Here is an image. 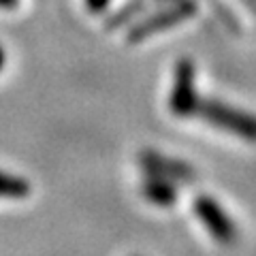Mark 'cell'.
<instances>
[{"label": "cell", "mask_w": 256, "mask_h": 256, "mask_svg": "<svg viewBox=\"0 0 256 256\" xmlns=\"http://www.w3.org/2000/svg\"><path fill=\"white\" fill-rule=\"evenodd\" d=\"M20 0H0V9H15Z\"/></svg>", "instance_id": "cell-10"}, {"label": "cell", "mask_w": 256, "mask_h": 256, "mask_svg": "<svg viewBox=\"0 0 256 256\" xmlns=\"http://www.w3.org/2000/svg\"><path fill=\"white\" fill-rule=\"evenodd\" d=\"M111 0H86V6L90 13H102L109 6Z\"/></svg>", "instance_id": "cell-9"}, {"label": "cell", "mask_w": 256, "mask_h": 256, "mask_svg": "<svg viewBox=\"0 0 256 256\" xmlns=\"http://www.w3.org/2000/svg\"><path fill=\"white\" fill-rule=\"evenodd\" d=\"M198 92H196V70L192 60L184 58L175 64V75H173V90L169 94V109L173 116L188 118L194 116L198 109Z\"/></svg>", "instance_id": "cell-2"}, {"label": "cell", "mask_w": 256, "mask_h": 256, "mask_svg": "<svg viewBox=\"0 0 256 256\" xmlns=\"http://www.w3.org/2000/svg\"><path fill=\"white\" fill-rule=\"evenodd\" d=\"M30 190V182L26 178L0 171V198H26Z\"/></svg>", "instance_id": "cell-7"}, {"label": "cell", "mask_w": 256, "mask_h": 256, "mask_svg": "<svg viewBox=\"0 0 256 256\" xmlns=\"http://www.w3.org/2000/svg\"><path fill=\"white\" fill-rule=\"evenodd\" d=\"M196 114L201 116L203 122H207L214 128H220L224 132H230L235 137L256 143V116L248 114L244 109L230 107L222 100L205 98L198 102Z\"/></svg>", "instance_id": "cell-1"}, {"label": "cell", "mask_w": 256, "mask_h": 256, "mask_svg": "<svg viewBox=\"0 0 256 256\" xmlns=\"http://www.w3.org/2000/svg\"><path fill=\"white\" fill-rule=\"evenodd\" d=\"M139 9H141V2H132V4H128L124 11H118V13L114 15V20H111V22L107 24V28H116L118 24H122V22H126V20H128V15L134 13V11H139Z\"/></svg>", "instance_id": "cell-8"}, {"label": "cell", "mask_w": 256, "mask_h": 256, "mask_svg": "<svg viewBox=\"0 0 256 256\" xmlns=\"http://www.w3.org/2000/svg\"><path fill=\"white\" fill-rule=\"evenodd\" d=\"M139 162L143 166V171L148 175H156V178H164L173 184L178 182H194L196 173L190 164H186L184 160L178 158H166L160 152L154 150H146L139 156Z\"/></svg>", "instance_id": "cell-5"}, {"label": "cell", "mask_w": 256, "mask_h": 256, "mask_svg": "<svg viewBox=\"0 0 256 256\" xmlns=\"http://www.w3.org/2000/svg\"><path fill=\"white\" fill-rule=\"evenodd\" d=\"M194 13H196V4L192 2V0H180V2H175L173 6H169V9H164L156 15H152V18H146L143 22H139L137 26L130 30V34H128V43H141L160 30L180 26L182 22L190 20Z\"/></svg>", "instance_id": "cell-4"}, {"label": "cell", "mask_w": 256, "mask_h": 256, "mask_svg": "<svg viewBox=\"0 0 256 256\" xmlns=\"http://www.w3.org/2000/svg\"><path fill=\"white\" fill-rule=\"evenodd\" d=\"M192 207H194L198 222L203 224L207 228V233H210L220 246H233L235 244L237 226L216 198L207 196V194H198L194 198V203H192Z\"/></svg>", "instance_id": "cell-3"}, {"label": "cell", "mask_w": 256, "mask_h": 256, "mask_svg": "<svg viewBox=\"0 0 256 256\" xmlns=\"http://www.w3.org/2000/svg\"><path fill=\"white\" fill-rule=\"evenodd\" d=\"M141 194L146 196V201H150L156 207H173L175 201H178L175 184L164 178H156V175H148L146 178V182L141 184Z\"/></svg>", "instance_id": "cell-6"}, {"label": "cell", "mask_w": 256, "mask_h": 256, "mask_svg": "<svg viewBox=\"0 0 256 256\" xmlns=\"http://www.w3.org/2000/svg\"><path fill=\"white\" fill-rule=\"evenodd\" d=\"M4 64H6V52H4V47L0 45V73H2Z\"/></svg>", "instance_id": "cell-11"}]
</instances>
